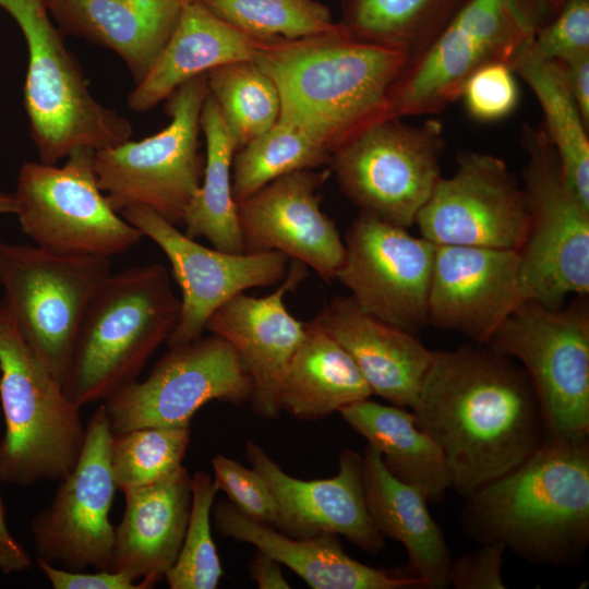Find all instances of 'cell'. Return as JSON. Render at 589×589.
Instances as JSON below:
<instances>
[{"mask_svg":"<svg viewBox=\"0 0 589 589\" xmlns=\"http://www.w3.org/2000/svg\"><path fill=\"white\" fill-rule=\"evenodd\" d=\"M219 491L215 479L196 471L192 476V504L179 555L165 576L171 589H216L224 575L212 537V510Z\"/></svg>","mask_w":589,"mask_h":589,"instance_id":"obj_38","label":"cell"},{"mask_svg":"<svg viewBox=\"0 0 589 589\" xmlns=\"http://www.w3.org/2000/svg\"><path fill=\"white\" fill-rule=\"evenodd\" d=\"M67 35L116 52L135 84L159 57L181 12L180 0H46Z\"/></svg>","mask_w":589,"mask_h":589,"instance_id":"obj_26","label":"cell"},{"mask_svg":"<svg viewBox=\"0 0 589 589\" xmlns=\"http://www.w3.org/2000/svg\"><path fill=\"white\" fill-rule=\"evenodd\" d=\"M346 423L375 448L386 469L420 490L428 502H441L452 486L445 457L417 423L412 411L370 398L338 411Z\"/></svg>","mask_w":589,"mask_h":589,"instance_id":"obj_30","label":"cell"},{"mask_svg":"<svg viewBox=\"0 0 589 589\" xmlns=\"http://www.w3.org/2000/svg\"><path fill=\"white\" fill-rule=\"evenodd\" d=\"M484 346L521 363L538 398L546 438H588L587 296L564 309L525 300Z\"/></svg>","mask_w":589,"mask_h":589,"instance_id":"obj_10","label":"cell"},{"mask_svg":"<svg viewBox=\"0 0 589 589\" xmlns=\"http://www.w3.org/2000/svg\"><path fill=\"white\" fill-rule=\"evenodd\" d=\"M109 275V257L0 240V304L61 385L86 305Z\"/></svg>","mask_w":589,"mask_h":589,"instance_id":"obj_11","label":"cell"},{"mask_svg":"<svg viewBox=\"0 0 589 589\" xmlns=\"http://www.w3.org/2000/svg\"><path fill=\"white\" fill-rule=\"evenodd\" d=\"M0 8L27 45L24 107L40 161L57 164L76 148L97 152L131 140L130 121L92 95L46 0H0Z\"/></svg>","mask_w":589,"mask_h":589,"instance_id":"obj_6","label":"cell"},{"mask_svg":"<svg viewBox=\"0 0 589 589\" xmlns=\"http://www.w3.org/2000/svg\"><path fill=\"white\" fill-rule=\"evenodd\" d=\"M513 70L505 62L481 67L466 81L461 96L469 115L480 121H495L517 106L518 87Z\"/></svg>","mask_w":589,"mask_h":589,"instance_id":"obj_40","label":"cell"},{"mask_svg":"<svg viewBox=\"0 0 589 589\" xmlns=\"http://www.w3.org/2000/svg\"><path fill=\"white\" fill-rule=\"evenodd\" d=\"M515 250L435 245L428 323L485 345L525 298Z\"/></svg>","mask_w":589,"mask_h":589,"instance_id":"obj_21","label":"cell"},{"mask_svg":"<svg viewBox=\"0 0 589 589\" xmlns=\"http://www.w3.org/2000/svg\"><path fill=\"white\" fill-rule=\"evenodd\" d=\"M252 380L233 346L212 334L170 347L148 376L103 401L111 431L190 424L206 404L240 406L250 400Z\"/></svg>","mask_w":589,"mask_h":589,"instance_id":"obj_14","label":"cell"},{"mask_svg":"<svg viewBox=\"0 0 589 589\" xmlns=\"http://www.w3.org/2000/svg\"><path fill=\"white\" fill-rule=\"evenodd\" d=\"M531 39L517 50L508 65L536 95L544 115V130L556 149L564 177L581 202L589 206L588 127L563 65L537 56L530 47Z\"/></svg>","mask_w":589,"mask_h":589,"instance_id":"obj_31","label":"cell"},{"mask_svg":"<svg viewBox=\"0 0 589 589\" xmlns=\"http://www.w3.org/2000/svg\"><path fill=\"white\" fill-rule=\"evenodd\" d=\"M349 353L372 395L412 409L433 351L413 334L335 297L314 318Z\"/></svg>","mask_w":589,"mask_h":589,"instance_id":"obj_25","label":"cell"},{"mask_svg":"<svg viewBox=\"0 0 589 589\" xmlns=\"http://www.w3.org/2000/svg\"><path fill=\"white\" fill-rule=\"evenodd\" d=\"M38 568L55 589H145L120 572L100 569L96 573L69 570L37 558Z\"/></svg>","mask_w":589,"mask_h":589,"instance_id":"obj_43","label":"cell"},{"mask_svg":"<svg viewBox=\"0 0 589 589\" xmlns=\"http://www.w3.org/2000/svg\"><path fill=\"white\" fill-rule=\"evenodd\" d=\"M460 0H347L341 27L353 38L411 58L442 29Z\"/></svg>","mask_w":589,"mask_h":589,"instance_id":"obj_33","label":"cell"},{"mask_svg":"<svg viewBox=\"0 0 589 589\" xmlns=\"http://www.w3.org/2000/svg\"><path fill=\"white\" fill-rule=\"evenodd\" d=\"M252 60L278 89V120L305 131L333 155L369 125L395 117L389 92L408 56L356 39L338 23L318 36L260 40Z\"/></svg>","mask_w":589,"mask_h":589,"instance_id":"obj_2","label":"cell"},{"mask_svg":"<svg viewBox=\"0 0 589 589\" xmlns=\"http://www.w3.org/2000/svg\"><path fill=\"white\" fill-rule=\"evenodd\" d=\"M248 570L260 589L290 588L283 574L281 565L261 551H256L254 557L249 562Z\"/></svg>","mask_w":589,"mask_h":589,"instance_id":"obj_46","label":"cell"},{"mask_svg":"<svg viewBox=\"0 0 589 589\" xmlns=\"http://www.w3.org/2000/svg\"><path fill=\"white\" fill-rule=\"evenodd\" d=\"M120 214L163 250L181 289L180 315L167 339L169 348L203 336L213 313L237 294L275 285L287 275L289 257L284 253L208 249L146 206H130Z\"/></svg>","mask_w":589,"mask_h":589,"instance_id":"obj_18","label":"cell"},{"mask_svg":"<svg viewBox=\"0 0 589 589\" xmlns=\"http://www.w3.org/2000/svg\"><path fill=\"white\" fill-rule=\"evenodd\" d=\"M566 73L567 81L580 115L589 125V51L558 61Z\"/></svg>","mask_w":589,"mask_h":589,"instance_id":"obj_45","label":"cell"},{"mask_svg":"<svg viewBox=\"0 0 589 589\" xmlns=\"http://www.w3.org/2000/svg\"><path fill=\"white\" fill-rule=\"evenodd\" d=\"M95 152L76 148L62 166L25 161L14 195L21 230L43 249L111 257L136 245L143 233L108 203L98 184Z\"/></svg>","mask_w":589,"mask_h":589,"instance_id":"obj_12","label":"cell"},{"mask_svg":"<svg viewBox=\"0 0 589 589\" xmlns=\"http://www.w3.org/2000/svg\"><path fill=\"white\" fill-rule=\"evenodd\" d=\"M541 26L537 0H460L435 37L408 58L389 100L395 117L434 115L483 65L508 64Z\"/></svg>","mask_w":589,"mask_h":589,"instance_id":"obj_7","label":"cell"},{"mask_svg":"<svg viewBox=\"0 0 589 589\" xmlns=\"http://www.w3.org/2000/svg\"><path fill=\"white\" fill-rule=\"evenodd\" d=\"M336 273L368 313L411 334L428 325L435 244L361 213L345 235Z\"/></svg>","mask_w":589,"mask_h":589,"instance_id":"obj_17","label":"cell"},{"mask_svg":"<svg viewBox=\"0 0 589 589\" xmlns=\"http://www.w3.org/2000/svg\"><path fill=\"white\" fill-rule=\"evenodd\" d=\"M207 94L206 74L189 80L167 98L171 120L165 129L95 152L98 184L116 212L141 205L177 227L184 224L203 179L199 134Z\"/></svg>","mask_w":589,"mask_h":589,"instance_id":"obj_9","label":"cell"},{"mask_svg":"<svg viewBox=\"0 0 589 589\" xmlns=\"http://www.w3.org/2000/svg\"><path fill=\"white\" fill-rule=\"evenodd\" d=\"M16 204L13 194L0 191V215L15 214Z\"/></svg>","mask_w":589,"mask_h":589,"instance_id":"obj_47","label":"cell"},{"mask_svg":"<svg viewBox=\"0 0 589 589\" xmlns=\"http://www.w3.org/2000/svg\"><path fill=\"white\" fill-rule=\"evenodd\" d=\"M0 481L28 486L59 482L85 441L77 407L0 304Z\"/></svg>","mask_w":589,"mask_h":589,"instance_id":"obj_5","label":"cell"},{"mask_svg":"<svg viewBox=\"0 0 589 589\" xmlns=\"http://www.w3.org/2000/svg\"><path fill=\"white\" fill-rule=\"evenodd\" d=\"M462 532L534 564L572 566L589 543V440L546 438L466 498Z\"/></svg>","mask_w":589,"mask_h":589,"instance_id":"obj_3","label":"cell"},{"mask_svg":"<svg viewBox=\"0 0 589 589\" xmlns=\"http://www.w3.org/2000/svg\"><path fill=\"white\" fill-rule=\"evenodd\" d=\"M206 79L208 93L219 107L237 151L278 121V89L253 60L219 65L207 72Z\"/></svg>","mask_w":589,"mask_h":589,"instance_id":"obj_35","label":"cell"},{"mask_svg":"<svg viewBox=\"0 0 589 589\" xmlns=\"http://www.w3.org/2000/svg\"><path fill=\"white\" fill-rule=\"evenodd\" d=\"M260 40L214 14L200 0L182 4L171 36L146 76L128 96L144 112L189 80L235 61L252 60Z\"/></svg>","mask_w":589,"mask_h":589,"instance_id":"obj_28","label":"cell"},{"mask_svg":"<svg viewBox=\"0 0 589 589\" xmlns=\"http://www.w3.org/2000/svg\"><path fill=\"white\" fill-rule=\"evenodd\" d=\"M411 411L441 448L450 489L465 498L516 468L546 440L526 372L488 346L433 351Z\"/></svg>","mask_w":589,"mask_h":589,"instance_id":"obj_1","label":"cell"},{"mask_svg":"<svg viewBox=\"0 0 589 589\" xmlns=\"http://www.w3.org/2000/svg\"><path fill=\"white\" fill-rule=\"evenodd\" d=\"M214 526L221 537L249 543L296 573L312 589L423 588L413 574L375 568L349 556L337 534L291 538L240 512L229 501L213 506Z\"/></svg>","mask_w":589,"mask_h":589,"instance_id":"obj_23","label":"cell"},{"mask_svg":"<svg viewBox=\"0 0 589 589\" xmlns=\"http://www.w3.org/2000/svg\"><path fill=\"white\" fill-rule=\"evenodd\" d=\"M305 265L293 260L281 285L271 294H237L209 317L206 329L227 339L252 380L250 406L263 419L281 412L279 393L287 365L304 335V322L293 317L284 298L305 278Z\"/></svg>","mask_w":589,"mask_h":589,"instance_id":"obj_22","label":"cell"},{"mask_svg":"<svg viewBox=\"0 0 589 589\" xmlns=\"http://www.w3.org/2000/svg\"><path fill=\"white\" fill-rule=\"evenodd\" d=\"M245 457L266 482L276 504V529L291 538L323 533L342 536L364 552L385 548L369 515L363 489L362 456L342 449L338 472L326 479L302 480L286 473L255 442L245 444Z\"/></svg>","mask_w":589,"mask_h":589,"instance_id":"obj_20","label":"cell"},{"mask_svg":"<svg viewBox=\"0 0 589 589\" xmlns=\"http://www.w3.org/2000/svg\"><path fill=\"white\" fill-rule=\"evenodd\" d=\"M324 173L298 170L267 183L237 204L244 253L277 251L312 267L326 283L336 277L345 243L320 206Z\"/></svg>","mask_w":589,"mask_h":589,"instance_id":"obj_19","label":"cell"},{"mask_svg":"<svg viewBox=\"0 0 589 589\" xmlns=\"http://www.w3.org/2000/svg\"><path fill=\"white\" fill-rule=\"evenodd\" d=\"M124 513L115 528L110 569L129 576L144 588L165 579L173 566L185 534L192 477L181 466L152 484L123 492Z\"/></svg>","mask_w":589,"mask_h":589,"instance_id":"obj_24","label":"cell"},{"mask_svg":"<svg viewBox=\"0 0 589 589\" xmlns=\"http://www.w3.org/2000/svg\"><path fill=\"white\" fill-rule=\"evenodd\" d=\"M435 245L520 251L529 229L524 188L493 155L464 152L452 177L440 178L414 223Z\"/></svg>","mask_w":589,"mask_h":589,"instance_id":"obj_16","label":"cell"},{"mask_svg":"<svg viewBox=\"0 0 589 589\" xmlns=\"http://www.w3.org/2000/svg\"><path fill=\"white\" fill-rule=\"evenodd\" d=\"M201 130L206 141L204 172L184 218V233L192 239L206 238L220 251L244 253L231 191L237 145L209 93L202 107Z\"/></svg>","mask_w":589,"mask_h":589,"instance_id":"obj_32","label":"cell"},{"mask_svg":"<svg viewBox=\"0 0 589 589\" xmlns=\"http://www.w3.org/2000/svg\"><path fill=\"white\" fill-rule=\"evenodd\" d=\"M191 441L190 424L146 426L113 434L110 464L117 490L157 482L178 470Z\"/></svg>","mask_w":589,"mask_h":589,"instance_id":"obj_37","label":"cell"},{"mask_svg":"<svg viewBox=\"0 0 589 589\" xmlns=\"http://www.w3.org/2000/svg\"><path fill=\"white\" fill-rule=\"evenodd\" d=\"M214 14L262 41L294 40L335 31L338 23L315 0H200Z\"/></svg>","mask_w":589,"mask_h":589,"instance_id":"obj_36","label":"cell"},{"mask_svg":"<svg viewBox=\"0 0 589 589\" xmlns=\"http://www.w3.org/2000/svg\"><path fill=\"white\" fill-rule=\"evenodd\" d=\"M182 3H187V2H191V1H194V0H180Z\"/></svg>","mask_w":589,"mask_h":589,"instance_id":"obj_48","label":"cell"},{"mask_svg":"<svg viewBox=\"0 0 589 589\" xmlns=\"http://www.w3.org/2000/svg\"><path fill=\"white\" fill-rule=\"evenodd\" d=\"M442 124L399 117L377 121L338 147L330 163L341 191L360 208L409 228L441 178Z\"/></svg>","mask_w":589,"mask_h":589,"instance_id":"obj_13","label":"cell"},{"mask_svg":"<svg viewBox=\"0 0 589 589\" xmlns=\"http://www.w3.org/2000/svg\"><path fill=\"white\" fill-rule=\"evenodd\" d=\"M112 437L101 404L86 424L75 466L59 481L50 504L31 521L37 558L69 570L110 569L115 527L109 516L117 490L110 464Z\"/></svg>","mask_w":589,"mask_h":589,"instance_id":"obj_15","label":"cell"},{"mask_svg":"<svg viewBox=\"0 0 589 589\" xmlns=\"http://www.w3.org/2000/svg\"><path fill=\"white\" fill-rule=\"evenodd\" d=\"M362 462L365 504L380 534L405 546L410 572L423 588H447L453 560L424 494L394 477L380 453L369 444L363 449Z\"/></svg>","mask_w":589,"mask_h":589,"instance_id":"obj_27","label":"cell"},{"mask_svg":"<svg viewBox=\"0 0 589 589\" xmlns=\"http://www.w3.org/2000/svg\"><path fill=\"white\" fill-rule=\"evenodd\" d=\"M214 479L228 501L252 519L276 528L277 510L274 497L255 469L217 454L212 459Z\"/></svg>","mask_w":589,"mask_h":589,"instance_id":"obj_39","label":"cell"},{"mask_svg":"<svg viewBox=\"0 0 589 589\" xmlns=\"http://www.w3.org/2000/svg\"><path fill=\"white\" fill-rule=\"evenodd\" d=\"M332 154L305 131L278 120L238 149L231 166V191L238 204L287 173L314 169Z\"/></svg>","mask_w":589,"mask_h":589,"instance_id":"obj_34","label":"cell"},{"mask_svg":"<svg viewBox=\"0 0 589 589\" xmlns=\"http://www.w3.org/2000/svg\"><path fill=\"white\" fill-rule=\"evenodd\" d=\"M371 396L342 346L314 318L304 322V335L283 377L281 410L300 420H318Z\"/></svg>","mask_w":589,"mask_h":589,"instance_id":"obj_29","label":"cell"},{"mask_svg":"<svg viewBox=\"0 0 589 589\" xmlns=\"http://www.w3.org/2000/svg\"><path fill=\"white\" fill-rule=\"evenodd\" d=\"M32 566L27 550L8 526L5 507L0 496V572L11 575L28 570Z\"/></svg>","mask_w":589,"mask_h":589,"instance_id":"obj_44","label":"cell"},{"mask_svg":"<svg viewBox=\"0 0 589 589\" xmlns=\"http://www.w3.org/2000/svg\"><path fill=\"white\" fill-rule=\"evenodd\" d=\"M181 302L160 263L109 275L89 299L74 339L63 390L80 408L136 381L173 330Z\"/></svg>","mask_w":589,"mask_h":589,"instance_id":"obj_4","label":"cell"},{"mask_svg":"<svg viewBox=\"0 0 589 589\" xmlns=\"http://www.w3.org/2000/svg\"><path fill=\"white\" fill-rule=\"evenodd\" d=\"M521 144L529 229L519 251L520 290L525 300L557 309L568 294L589 293V206L565 179L544 128L522 125Z\"/></svg>","mask_w":589,"mask_h":589,"instance_id":"obj_8","label":"cell"},{"mask_svg":"<svg viewBox=\"0 0 589 589\" xmlns=\"http://www.w3.org/2000/svg\"><path fill=\"white\" fill-rule=\"evenodd\" d=\"M506 546L483 543L479 549L452 561L449 582L456 589H504L502 563Z\"/></svg>","mask_w":589,"mask_h":589,"instance_id":"obj_42","label":"cell"},{"mask_svg":"<svg viewBox=\"0 0 589 589\" xmlns=\"http://www.w3.org/2000/svg\"><path fill=\"white\" fill-rule=\"evenodd\" d=\"M530 47L556 61L589 51V0H565L555 20L537 29Z\"/></svg>","mask_w":589,"mask_h":589,"instance_id":"obj_41","label":"cell"}]
</instances>
